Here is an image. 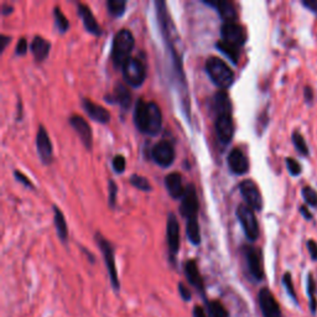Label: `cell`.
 Returning <instances> with one entry per match:
<instances>
[{"label":"cell","mask_w":317,"mask_h":317,"mask_svg":"<svg viewBox=\"0 0 317 317\" xmlns=\"http://www.w3.org/2000/svg\"><path fill=\"white\" fill-rule=\"evenodd\" d=\"M3 15H8V14H10L11 11H13V7H10V5H7V4H4L3 5Z\"/></svg>","instance_id":"obj_49"},{"label":"cell","mask_w":317,"mask_h":317,"mask_svg":"<svg viewBox=\"0 0 317 317\" xmlns=\"http://www.w3.org/2000/svg\"><path fill=\"white\" fill-rule=\"evenodd\" d=\"M192 316L193 317H207L206 310H205L202 306H199V305H196L192 310Z\"/></svg>","instance_id":"obj_46"},{"label":"cell","mask_w":317,"mask_h":317,"mask_svg":"<svg viewBox=\"0 0 317 317\" xmlns=\"http://www.w3.org/2000/svg\"><path fill=\"white\" fill-rule=\"evenodd\" d=\"M216 48L227 56L232 62L236 64L238 63V61H239V56H240V49L228 45V43L223 42V41H218V42L216 43Z\"/></svg>","instance_id":"obj_28"},{"label":"cell","mask_w":317,"mask_h":317,"mask_svg":"<svg viewBox=\"0 0 317 317\" xmlns=\"http://www.w3.org/2000/svg\"><path fill=\"white\" fill-rule=\"evenodd\" d=\"M285 163H286L287 171H289L290 175L293 176V177H296V176L301 175L302 167H301L300 163H299V161H296L295 158H292V157H286Z\"/></svg>","instance_id":"obj_36"},{"label":"cell","mask_w":317,"mask_h":317,"mask_svg":"<svg viewBox=\"0 0 317 317\" xmlns=\"http://www.w3.org/2000/svg\"><path fill=\"white\" fill-rule=\"evenodd\" d=\"M77 10H78V15L81 16L82 21H83L84 29H86L89 34L95 35V36H99V35H102V29L98 22H97L92 10H90L86 4H82V3H79V4L77 5Z\"/></svg>","instance_id":"obj_20"},{"label":"cell","mask_w":317,"mask_h":317,"mask_svg":"<svg viewBox=\"0 0 317 317\" xmlns=\"http://www.w3.org/2000/svg\"><path fill=\"white\" fill-rule=\"evenodd\" d=\"M236 214L243 231H244L245 237L251 242H255L259 238V224H258L254 210H252L246 205H239L237 207Z\"/></svg>","instance_id":"obj_5"},{"label":"cell","mask_w":317,"mask_h":317,"mask_svg":"<svg viewBox=\"0 0 317 317\" xmlns=\"http://www.w3.org/2000/svg\"><path fill=\"white\" fill-rule=\"evenodd\" d=\"M186 234H187V238H189V240L192 243L193 245L201 244V231H199L197 217L187 219Z\"/></svg>","instance_id":"obj_27"},{"label":"cell","mask_w":317,"mask_h":317,"mask_svg":"<svg viewBox=\"0 0 317 317\" xmlns=\"http://www.w3.org/2000/svg\"><path fill=\"white\" fill-rule=\"evenodd\" d=\"M151 157L158 166L170 167L175 161V149L167 140H160L151 149Z\"/></svg>","instance_id":"obj_10"},{"label":"cell","mask_w":317,"mask_h":317,"mask_svg":"<svg viewBox=\"0 0 317 317\" xmlns=\"http://www.w3.org/2000/svg\"><path fill=\"white\" fill-rule=\"evenodd\" d=\"M166 239L169 246L170 257L174 260L180 251V224L174 213H169L166 223Z\"/></svg>","instance_id":"obj_12"},{"label":"cell","mask_w":317,"mask_h":317,"mask_svg":"<svg viewBox=\"0 0 317 317\" xmlns=\"http://www.w3.org/2000/svg\"><path fill=\"white\" fill-rule=\"evenodd\" d=\"M108 186H109V197H108V205H109L110 208H114L116 207V203H117L118 186H117V184L114 183L113 180H109V184H108Z\"/></svg>","instance_id":"obj_38"},{"label":"cell","mask_w":317,"mask_h":317,"mask_svg":"<svg viewBox=\"0 0 317 317\" xmlns=\"http://www.w3.org/2000/svg\"><path fill=\"white\" fill-rule=\"evenodd\" d=\"M26 52H28V41H26L25 37H21L16 43L15 54L17 56H24Z\"/></svg>","instance_id":"obj_41"},{"label":"cell","mask_w":317,"mask_h":317,"mask_svg":"<svg viewBox=\"0 0 317 317\" xmlns=\"http://www.w3.org/2000/svg\"><path fill=\"white\" fill-rule=\"evenodd\" d=\"M228 166L233 174L244 175L249 170V161L244 152L240 149L234 148L228 155Z\"/></svg>","instance_id":"obj_18"},{"label":"cell","mask_w":317,"mask_h":317,"mask_svg":"<svg viewBox=\"0 0 317 317\" xmlns=\"http://www.w3.org/2000/svg\"><path fill=\"white\" fill-rule=\"evenodd\" d=\"M50 49H51V43L48 40L43 39L42 36H35L31 42V52L34 55L35 60L41 61L45 60L50 54Z\"/></svg>","instance_id":"obj_24"},{"label":"cell","mask_w":317,"mask_h":317,"mask_svg":"<svg viewBox=\"0 0 317 317\" xmlns=\"http://www.w3.org/2000/svg\"><path fill=\"white\" fill-rule=\"evenodd\" d=\"M243 254H244L246 266H248V271L251 277L255 281H262L264 278L262 251L253 245H244L243 246Z\"/></svg>","instance_id":"obj_6"},{"label":"cell","mask_w":317,"mask_h":317,"mask_svg":"<svg viewBox=\"0 0 317 317\" xmlns=\"http://www.w3.org/2000/svg\"><path fill=\"white\" fill-rule=\"evenodd\" d=\"M108 13L114 17H120L125 13L127 2L124 0H108L107 2Z\"/></svg>","instance_id":"obj_30"},{"label":"cell","mask_w":317,"mask_h":317,"mask_svg":"<svg viewBox=\"0 0 317 317\" xmlns=\"http://www.w3.org/2000/svg\"><path fill=\"white\" fill-rule=\"evenodd\" d=\"M221 37L223 42L240 49L246 41V32L238 22H224L221 28Z\"/></svg>","instance_id":"obj_8"},{"label":"cell","mask_w":317,"mask_h":317,"mask_svg":"<svg viewBox=\"0 0 317 317\" xmlns=\"http://www.w3.org/2000/svg\"><path fill=\"white\" fill-rule=\"evenodd\" d=\"M304 99L307 104L311 105L313 102V89L310 86H305L304 88Z\"/></svg>","instance_id":"obj_44"},{"label":"cell","mask_w":317,"mask_h":317,"mask_svg":"<svg viewBox=\"0 0 317 317\" xmlns=\"http://www.w3.org/2000/svg\"><path fill=\"white\" fill-rule=\"evenodd\" d=\"M105 101L113 104H119L123 109L127 110L131 104V92L123 83H117L113 93L109 96H105Z\"/></svg>","instance_id":"obj_19"},{"label":"cell","mask_w":317,"mask_h":317,"mask_svg":"<svg viewBox=\"0 0 317 317\" xmlns=\"http://www.w3.org/2000/svg\"><path fill=\"white\" fill-rule=\"evenodd\" d=\"M208 312L211 317H228V311L224 307V305L218 300H212L207 302Z\"/></svg>","instance_id":"obj_31"},{"label":"cell","mask_w":317,"mask_h":317,"mask_svg":"<svg viewBox=\"0 0 317 317\" xmlns=\"http://www.w3.org/2000/svg\"><path fill=\"white\" fill-rule=\"evenodd\" d=\"M258 304H259L263 317H283L279 302L268 287L260 289L258 293Z\"/></svg>","instance_id":"obj_11"},{"label":"cell","mask_w":317,"mask_h":317,"mask_svg":"<svg viewBox=\"0 0 317 317\" xmlns=\"http://www.w3.org/2000/svg\"><path fill=\"white\" fill-rule=\"evenodd\" d=\"M198 197L197 192H196L195 185L190 184L189 186L185 190V193L181 198V205H180V212L185 218H195L197 217L198 213Z\"/></svg>","instance_id":"obj_13"},{"label":"cell","mask_w":317,"mask_h":317,"mask_svg":"<svg viewBox=\"0 0 317 317\" xmlns=\"http://www.w3.org/2000/svg\"><path fill=\"white\" fill-rule=\"evenodd\" d=\"M161 127H163V114H161L160 107L155 102H149L145 134L155 137L160 133Z\"/></svg>","instance_id":"obj_16"},{"label":"cell","mask_w":317,"mask_h":317,"mask_svg":"<svg viewBox=\"0 0 317 317\" xmlns=\"http://www.w3.org/2000/svg\"><path fill=\"white\" fill-rule=\"evenodd\" d=\"M36 148L42 164L50 165L52 163V158H54V148H52V143L48 131H46V129L42 125H40L39 129H37Z\"/></svg>","instance_id":"obj_14"},{"label":"cell","mask_w":317,"mask_h":317,"mask_svg":"<svg viewBox=\"0 0 317 317\" xmlns=\"http://www.w3.org/2000/svg\"><path fill=\"white\" fill-rule=\"evenodd\" d=\"M0 41H2V45H0V50H2V52H3L5 50V48H7L8 43L10 42V37L5 36V35H2V36H0Z\"/></svg>","instance_id":"obj_48"},{"label":"cell","mask_w":317,"mask_h":317,"mask_svg":"<svg viewBox=\"0 0 317 317\" xmlns=\"http://www.w3.org/2000/svg\"><path fill=\"white\" fill-rule=\"evenodd\" d=\"M54 16H55V24L56 26H57L58 31L66 32L67 30H69V28H70L69 20L66 19V16L63 15V13L61 11V9L58 7L55 8Z\"/></svg>","instance_id":"obj_33"},{"label":"cell","mask_w":317,"mask_h":317,"mask_svg":"<svg viewBox=\"0 0 317 317\" xmlns=\"http://www.w3.org/2000/svg\"><path fill=\"white\" fill-rule=\"evenodd\" d=\"M134 124L139 131L145 134L146 129V119H148V103L143 99H139L135 104L134 109Z\"/></svg>","instance_id":"obj_25"},{"label":"cell","mask_w":317,"mask_h":317,"mask_svg":"<svg viewBox=\"0 0 317 317\" xmlns=\"http://www.w3.org/2000/svg\"><path fill=\"white\" fill-rule=\"evenodd\" d=\"M130 184L133 185L135 189L142 190V191H150L151 190V185L146 180V177L140 175H131L130 176Z\"/></svg>","instance_id":"obj_35"},{"label":"cell","mask_w":317,"mask_h":317,"mask_svg":"<svg viewBox=\"0 0 317 317\" xmlns=\"http://www.w3.org/2000/svg\"><path fill=\"white\" fill-rule=\"evenodd\" d=\"M214 129H216L219 142L222 144H230L234 135V123L232 111H222V113L216 114Z\"/></svg>","instance_id":"obj_7"},{"label":"cell","mask_w":317,"mask_h":317,"mask_svg":"<svg viewBox=\"0 0 317 317\" xmlns=\"http://www.w3.org/2000/svg\"><path fill=\"white\" fill-rule=\"evenodd\" d=\"M184 270H185V275H186L187 280H189V283L191 284V285L195 287L197 291H199L201 293H205V281H203V278H202L201 273H199V270H198L197 263H196L193 259L187 260V262L185 263Z\"/></svg>","instance_id":"obj_21"},{"label":"cell","mask_w":317,"mask_h":317,"mask_svg":"<svg viewBox=\"0 0 317 317\" xmlns=\"http://www.w3.org/2000/svg\"><path fill=\"white\" fill-rule=\"evenodd\" d=\"M301 4L317 15V0H302Z\"/></svg>","instance_id":"obj_45"},{"label":"cell","mask_w":317,"mask_h":317,"mask_svg":"<svg viewBox=\"0 0 317 317\" xmlns=\"http://www.w3.org/2000/svg\"><path fill=\"white\" fill-rule=\"evenodd\" d=\"M82 108L90 119L101 124H107L110 120V113L102 105L95 103L88 98L82 99Z\"/></svg>","instance_id":"obj_17"},{"label":"cell","mask_w":317,"mask_h":317,"mask_svg":"<svg viewBox=\"0 0 317 317\" xmlns=\"http://www.w3.org/2000/svg\"><path fill=\"white\" fill-rule=\"evenodd\" d=\"M300 213L302 214V216H304V218L306 219V221H311V219L313 218L312 213L310 212L309 208H307L306 206H304V205H302V206H300Z\"/></svg>","instance_id":"obj_47"},{"label":"cell","mask_w":317,"mask_h":317,"mask_svg":"<svg viewBox=\"0 0 317 317\" xmlns=\"http://www.w3.org/2000/svg\"><path fill=\"white\" fill-rule=\"evenodd\" d=\"M206 72L211 81L221 89H227L234 82V73L224 61L219 57H210L206 61Z\"/></svg>","instance_id":"obj_2"},{"label":"cell","mask_w":317,"mask_h":317,"mask_svg":"<svg viewBox=\"0 0 317 317\" xmlns=\"http://www.w3.org/2000/svg\"><path fill=\"white\" fill-rule=\"evenodd\" d=\"M96 242L99 248H101L102 254H103L105 266H107L108 274H109V280H110L111 287L114 289V291L118 292L120 290V281H119V277H118V271H117L113 245L110 244L109 240L105 239V238L102 236L101 233H98V232L96 233Z\"/></svg>","instance_id":"obj_3"},{"label":"cell","mask_w":317,"mask_h":317,"mask_svg":"<svg viewBox=\"0 0 317 317\" xmlns=\"http://www.w3.org/2000/svg\"><path fill=\"white\" fill-rule=\"evenodd\" d=\"M165 186L169 195L174 199L183 198L185 193V187L183 184V176L178 172H171L165 177Z\"/></svg>","instance_id":"obj_22"},{"label":"cell","mask_w":317,"mask_h":317,"mask_svg":"<svg viewBox=\"0 0 317 317\" xmlns=\"http://www.w3.org/2000/svg\"><path fill=\"white\" fill-rule=\"evenodd\" d=\"M135 40L133 34L128 29H122L114 35L113 45H111V61L116 67H123L124 63L130 58L133 51Z\"/></svg>","instance_id":"obj_1"},{"label":"cell","mask_w":317,"mask_h":317,"mask_svg":"<svg viewBox=\"0 0 317 317\" xmlns=\"http://www.w3.org/2000/svg\"><path fill=\"white\" fill-rule=\"evenodd\" d=\"M301 195L306 205L312 208H317V191L315 189H312L311 186H305L301 190Z\"/></svg>","instance_id":"obj_34"},{"label":"cell","mask_w":317,"mask_h":317,"mask_svg":"<svg viewBox=\"0 0 317 317\" xmlns=\"http://www.w3.org/2000/svg\"><path fill=\"white\" fill-rule=\"evenodd\" d=\"M315 292H316L315 279H313L312 274H309V277H307V293H309L310 309H311V312H312V313L316 312V307H317Z\"/></svg>","instance_id":"obj_32"},{"label":"cell","mask_w":317,"mask_h":317,"mask_svg":"<svg viewBox=\"0 0 317 317\" xmlns=\"http://www.w3.org/2000/svg\"><path fill=\"white\" fill-rule=\"evenodd\" d=\"M69 122L70 124L72 125V128L75 129L76 133L78 134L79 139H81L84 148H86L87 150H90L93 146V133L89 124L87 123V120L84 119L83 117L73 114L71 118L69 119Z\"/></svg>","instance_id":"obj_15"},{"label":"cell","mask_w":317,"mask_h":317,"mask_svg":"<svg viewBox=\"0 0 317 317\" xmlns=\"http://www.w3.org/2000/svg\"><path fill=\"white\" fill-rule=\"evenodd\" d=\"M239 191L245 205L254 211H262L263 197L258 185L252 180H244L239 184Z\"/></svg>","instance_id":"obj_9"},{"label":"cell","mask_w":317,"mask_h":317,"mask_svg":"<svg viewBox=\"0 0 317 317\" xmlns=\"http://www.w3.org/2000/svg\"><path fill=\"white\" fill-rule=\"evenodd\" d=\"M123 77L129 86L139 88L143 86L146 78V67L142 60L137 57H130L124 66L122 67Z\"/></svg>","instance_id":"obj_4"},{"label":"cell","mask_w":317,"mask_h":317,"mask_svg":"<svg viewBox=\"0 0 317 317\" xmlns=\"http://www.w3.org/2000/svg\"><path fill=\"white\" fill-rule=\"evenodd\" d=\"M54 213H55L54 221L56 231H57V236L62 242H66L67 238H69V230H67V223L66 219H64L62 211H61L57 206H55Z\"/></svg>","instance_id":"obj_26"},{"label":"cell","mask_w":317,"mask_h":317,"mask_svg":"<svg viewBox=\"0 0 317 317\" xmlns=\"http://www.w3.org/2000/svg\"><path fill=\"white\" fill-rule=\"evenodd\" d=\"M291 140H292L293 146H295L296 151H298L301 156H309L310 149H309V146H307L306 140H305V138L302 137L301 133H299L298 130L293 131L291 135Z\"/></svg>","instance_id":"obj_29"},{"label":"cell","mask_w":317,"mask_h":317,"mask_svg":"<svg viewBox=\"0 0 317 317\" xmlns=\"http://www.w3.org/2000/svg\"><path fill=\"white\" fill-rule=\"evenodd\" d=\"M14 176H15L16 180L19 181V183H21L22 185H24V186L29 187V189H34V184H32L30 181V178H29L28 176H25L24 174H22V172L15 171L14 172Z\"/></svg>","instance_id":"obj_42"},{"label":"cell","mask_w":317,"mask_h":317,"mask_svg":"<svg viewBox=\"0 0 317 317\" xmlns=\"http://www.w3.org/2000/svg\"><path fill=\"white\" fill-rule=\"evenodd\" d=\"M177 289H178V293H180L181 299H183L184 301H186V302L191 301V299H192V293H191L189 287L185 285L184 283H178Z\"/></svg>","instance_id":"obj_40"},{"label":"cell","mask_w":317,"mask_h":317,"mask_svg":"<svg viewBox=\"0 0 317 317\" xmlns=\"http://www.w3.org/2000/svg\"><path fill=\"white\" fill-rule=\"evenodd\" d=\"M307 251H309L311 259L317 260V243L315 240H307Z\"/></svg>","instance_id":"obj_43"},{"label":"cell","mask_w":317,"mask_h":317,"mask_svg":"<svg viewBox=\"0 0 317 317\" xmlns=\"http://www.w3.org/2000/svg\"><path fill=\"white\" fill-rule=\"evenodd\" d=\"M203 3L205 4L210 5V7L216 8L219 16L222 17V20L224 22H236L237 11L236 7H234V4L232 2L222 0V2H203Z\"/></svg>","instance_id":"obj_23"},{"label":"cell","mask_w":317,"mask_h":317,"mask_svg":"<svg viewBox=\"0 0 317 317\" xmlns=\"http://www.w3.org/2000/svg\"><path fill=\"white\" fill-rule=\"evenodd\" d=\"M111 165H113V169L114 171L117 172V174H123V172L125 171V158L123 155H116L113 158V161H111Z\"/></svg>","instance_id":"obj_39"},{"label":"cell","mask_w":317,"mask_h":317,"mask_svg":"<svg viewBox=\"0 0 317 317\" xmlns=\"http://www.w3.org/2000/svg\"><path fill=\"white\" fill-rule=\"evenodd\" d=\"M283 285L285 286L286 291L290 295V298H291L295 302H298V298H296V292H295V287H293L292 278H291V274H290V273H285V274H284Z\"/></svg>","instance_id":"obj_37"}]
</instances>
